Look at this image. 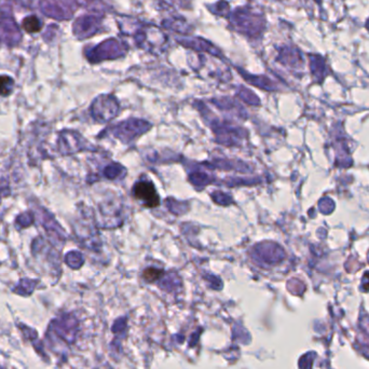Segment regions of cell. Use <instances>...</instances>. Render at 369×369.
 I'll use <instances>...</instances> for the list:
<instances>
[{
  "mask_svg": "<svg viewBox=\"0 0 369 369\" xmlns=\"http://www.w3.org/2000/svg\"><path fill=\"white\" fill-rule=\"evenodd\" d=\"M135 198L141 200L148 208H155L159 205V195L156 194L154 186L150 182H138L134 188Z\"/></svg>",
  "mask_w": 369,
  "mask_h": 369,
  "instance_id": "1",
  "label": "cell"
},
{
  "mask_svg": "<svg viewBox=\"0 0 369 369\" xmlns=\"http://www.w3.org/2000/svg\"><path fill=\"white\" fill-rule=\"evenodd\" d=\"M23 29L27 32H37L41 30V23L35 15H31L24 20Z\"/></svg>",
  "mask_w": 369,
  "mask_h": 369,
  "instance_id": "2",
  "label": "cell"
},
{
  "mask_svg": "<svg viewBox=\"0 0 369 369\" xmlns=\"http://www.w3.org/2000/svg\"><path fill=\"white\" fill-rule=\"evenodd\" d=\"M14 87V81L12 78L8 76H1L0 77V95L2 96H7V95L11 94Z\"/></svg>",
  "mask_w": 369,
  "mask_h": 369,
  "instance_id": "3",
  "label": "cell"
},
{
  "mask_svg": "<svg viewBox=\"0 0 369 369\" xmlns=\"http://www.w3.org/2000/svg\"><path fill=\"white\" fill-rule=\"evenodd\" d=\"M311 59L313 72L315 75H321L324 69H325V64H324L323 59L320 57H311Z\"/></svg>",
  "mask_w": 369,
  "mask_h": 369,
  "instance_id": "4",
  "label": "cell"
},
{
  "mask_svg": "<svg viewBox=\"0 0 369 369\" xmlns=\"http://www.w3.org/2000/svg\"><path fill=\"white\" fill-rule=\"evenodd\" d=\"M33 221V217L31 213H23L21 214L18 218H16V225L24 228L31 226Z\"/></svg>",
  "mask_w": 369,
  "mask_h": 369,
  "instance_id": "5",
  "label": "cell"
},
{
  "mask_svg": "<svg viewBox=\"0 0 369 369\" xmlns=\"http://www.w3.org/2000/svg\"><path fill=\"white\" fill-rule=\"evenodd\" d=\"M162 275V271L158 269H154V268H150V269H147L144 272V277L146 281L148 282H154Z\"/></svg>",
  "mask_w": 369,
  "mask_h": 369,
  "instance_id": "6",
  "label": "cell"
},
{
  "mask_svg": "<svg viewBox=\"0 0 369 369\" xmlns=\"http://www.w3.org/2000/svg\"><path fill=\"white\" fill-rule=\"evenodd\" d=\"M363 286H364L365 290H369V272H367L364 277V285Z\"/></svg>",
  "mask_w": 369,
  "mask_h": 369,
  "instance_id": "7",
  "label": "cell"
},
{
  "mask_svg": "<svg viewBox=\"0 0 369 369\" xmlns=\"http://www.w3.org/2000/svg\"><path fill=\"white\" fill-rule=\"evenodd\" d=\"M366 27H367V30L369 31V20L367 21V23H366Z\"/></svg>",
  "mask_w": 369,
  "mask_h": 369,
  "instance_id": "8",
  "label": "cell"
},
{
  "mask_svg": "<svg viewBox=\"0 0 369 369\" xmlns=\"http://www.w3.org/2000/svg\"><path fill=\"white\" fill-rule=\"evenodd\" d=\"M0 199H1V195H0Z\"/></svg>",
  "mask_w": 369,
  "mask_h": 369,
  "instance_id": "9",
  "label": "cell"
}]
</instances>
